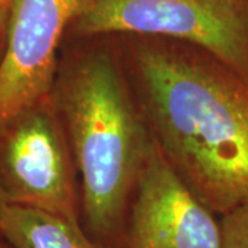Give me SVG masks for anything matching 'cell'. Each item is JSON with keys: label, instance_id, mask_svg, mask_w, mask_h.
<instances>
[{"label": "cell", "instance_id": "6da1fadb", "mask_svg": "<svg viewBox=\"0 0 248 248\" xmlns=\"http://www.w3.org/2000/svg\"><path fill=\"white\" fill-rule=\"evenodd\" d=\"M161 156L214 214L248 202V81L196 46L115 35Z\"/></svg>", "mask_w": 248, "mask_h": 248}, {"label": "cell", "instance_id": "52a82bcc", "mask_svg": "<svg viewBox=\"0 0 248 248\" xmlns=\"http://www.w3.org/2000/svg\"><path fill=\"white\" fill-rule=\"evenodd\" d=\"M0 225L16 248H104L80 223L35 208L9 204Z\"/></svg>", "mask_w": 248, "mask_h": 248}, {"label": "cell", "instance_id": "8992f818", "mask_svg": "<svg viewBox=\"0 0 248 248\" xmlns=\"http://www.w3.org/2000/svg\"><path fill=\"white\" fill-rule=\"evenodd\" d=\"M125 248H222V225L155 148L138 181Z\"/></svg>", "mask_w": 248, "mask_h": 248}, {"label": "cell", "instance_id": "8fae6325", "mask_svg": "<svg viewBox=\"0 0 248 248\" xmlns=\"http://www.w3.org/2000/svg\"><path fill=\"white\" fill-rule=\"evenodd\" d=\"M9 204H7V202H6V197H4V195H3V192H1V189H0V217H1V214H3V211L6 210V207H7Z\"/></svg>", "mask_w": 248, "mask_h": 248}, {"label": "cell", "instance_id": "5b68a950", "mask_svg": "<svg viewBox=\"0 0 248 248\" xmlns=\"http://www.w3.org/2000/svg\"><path fill=\"white\" fill-rule=\"evenodd\" d=\"M83 0H16L0 58V127L53 90L68 29Z\"/></svg>", "mask_w": 248, "mask_h": 248}, {"label": "cell", "instance_id": "3957f363", "mask_svg": "<svg viewBox=\"0 0 248 248\" xmlns=\"http://www.w3.org/2000/svg\"><path fill=\"white\" fill-rule=\"evenodd\" d=\"M99 35L196 46L248 81V0H83L66 36Z\"/></svg>", "mask_w": 248, "mask_h": 248}, {"label": "cell", "instance_id": "9c48e42d", "mask_svg": "<svg viewBox=\"0 0 248 248\" xmlns=\"http://www.w3.org/2000/svg\"><path fill=\"white\" fill-rule=\"evenodd\" d=\"M16 0H0V58L4 51L6 39H7V29H9L10 16L13 11Z\"/></svg>", "mask_w": 248, "mask_h": 248}, {"label": "cell", "instance_id": "ba28073f", "mask_svg": "<svg viewBox=\"0 0 248 248\" xmlns=\"http://www.w3.org/2000/svg\"><path fill=\"white\" fill-rule=\"evenodd\" d=\"M222 248H248V202L221 217Z\"/></svg>", "mask_w": 248, "mask_h": 248}, {"label": "cell", "instance_id": "30bf717a", "mask_svg": "<svg viewBox=\"0 0 248 248\" xmlns=\"http://www.w3.org/2000/svg\"><path fill=\"white\" fill-rule=\"evenodd\" d=\"M0 248H16L11 244V241L7 239L6 233L1 229V225H0Z\"/></svg>", "mask_w": 248, "mask_h": 248}, {"label": "cell", "instance_id": "7a4b0ae2", "mask_svg": "<svg viewBox=\"0 0 248 248\" xmlns=\"http://www.w3.org/2000/svg\"><path fill=\"white\" fill-rule=\"evenodd\" d=\"M51 95L79 172L81 226L104 248H125L134 195L155 141L115 35L66 36Z\"/></svg>", "mask_w": 248, "mask_h": 248}, {"label": "cell", "instance_id": "277c9868", "mask_svg": "<svg viewBox=\"0 0 248 248\" xmlns=\"http://www.w3.org/2000/svg\"><path fill=\"white\" fill-rule=\"evenodd\" d=\"M0 189L7 204L81 225L79 172L51 93L0 127Z\"/></svg>", "mask_w": 248, "mask_h": 248}]
</instances>
